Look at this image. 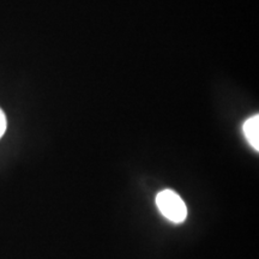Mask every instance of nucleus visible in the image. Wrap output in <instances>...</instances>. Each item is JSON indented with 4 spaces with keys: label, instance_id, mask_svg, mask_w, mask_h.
<instances>
[{
    "label": "nucleus",
    "instance_id": "nucleus-3",
    "mask_svg": "<svg viewBox=\"0 0 259 259\" xmlns=\"http://www.w3.org/2000/svg\"><path fill=\"white\" fill-rule=\"evenodd\" d=\"M5 130H6V116L4 114V112L2 111V108H0V138H2L3 135L5 134Z\"/></svg>",
    "mask_w": 259,
    "mask_h": 259
},
{
    "label": "nucleus",
    "instance_id": "nucleus-1",
    "mask_svg": "<svg viewBox=\"0 0 259 259\" xmlns=\"http://www.w3.org/2000/svg\"><path fill=\"white\" fill-rule=\"evenodd\" d=\"M156 205L162 215L174 223L184 222L187 218L185 202L171 190H164L157 194Z\"/></svg>",
    "mask_w": 259,
    "mask_h": 259
},
{
    "label": "nucleus",
    "instance_id": "nucleus-2",
    "mask_svg": "<svg viewBox=\"0 0 259 259\" xmlns=\"http://www.w3.org/2000/svg\"><path fill=\"white\" fill-rule=\"evenodd\" d=\"M244 134L248 143L255 150H259V116L253 115L245 121Z\"/></svg>",
    "mask_w": 259,
    "mask_h": 259
}]
</instances>
